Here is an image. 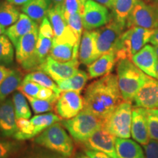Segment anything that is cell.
Returning a JSON list of instances; mask_svg holds the SVG:
<instances>
[{"label": "cell", "mask_w": 158, "mask_h": 158, "mask_svg": "<svg viewBox=\"0 0 158 158\" xmlns=\"http://www.w3.org/2000/svg\"><path fill=\"white\" fill-rule=\"evenodd\" d=\"M122 101L117 76L110 73L87 86L84 96V109L104 122Z\"/></svg>", "instance_id": "cell-1"}, {"label": "cell", "mask_w": 158, "mask_h": 158, "mask_svg": "<svg viewBox=\"0 0 158 158\" xmlns=\"http://www.w3.org/2000/svg\"><path fill=\"white\" fill-rule=\"evenodd\" d=\"M116 71L122 99L124 101L133 102L138 91L143 86L149 76L140 70L130 59L118 61Z\"/></svg>", "instance_id": "cell-2"}, {"label": "cell", "mask_w": 158, "mask_h": 158, "mask_svg": "<svg viewBox=\"0 0 158 158\" xmlns=\"http://www.w3.org/2000/svg\"><path fill=\"white\" fill-rule=\"evenodd\" d=\"M34 142L45 149L66 157L73 156L74 143L62 123L53 124L37 137Z\"/></svg>", "instance_id": "cell-3"}, {"label": "cell", "mask_w": 158, "mask_h": 158, "mask_svg": "<svg viewBox=\"0 0 158 158\" xmlns=\"http://www.w3.org/2000/svg\"><path fill=\"white\" fill-rule=\"evenodd\" d=\"M61 123L74 141L84 143L94 132L103 127V120L83 109L78 115Z\"/></svg>", "instance_id": "cell-4"}, {"label": "cell", "mask_w": 158, "mask_h": 158, "mask_svg": "<svg viewBox=\"0 0 158 158\" xmlns=\"http://www.w3.org/2000/svg\"><path fill=\"white\" fill-rule=\"evenodd\" d=\"M154 30L141 28L130 27L123 32L118 41L117 48L115 52L118 61L124 59H131L142 48L150 42Z\"/></svg>", "instance_id": "cell-5"}, {"label": "cell", "mask_w": 158, "mask_h": 158, "mask_svg": "<svg viewBox=\"0 0 158 158\" xmlns=\"http://www.w3.org/2000/svg\"><path fill=\"white\" fill-rule=\"evenodd\" d=\"M132 114V102L122 101L113 113L104 120L102 127L116 138H130L131 137Z\"/></svg>", "instance_id": "cell-6"}, {"label": "cell", "mask_w": 158, "mask_h": 158, "mask_svg": "<svg viewBox=\"0 0 158 158\" xmlns=\"http://www.w3.org/2000/svg\"><path fill=\"white\" fill-rule=\"evenodd\" d=\"M61 121V118L53 113L37 114L29 119H17V131L13 138L17 141L31 139L37 137L53 124Z\"/></svg>", "instance_id": "cell-7"}, {"label": "cell", "mask_w": 158, "mask_h": 158, "mask_svg": "<svg viewBox=\"0 0 158 158\" xmlns=\"http://www.w3.org/2000/svg\"><path fill=\"white\" fill-rule=\"evenodd\" d=\"M124 29L119 23L112 19L108 24L96 30L97 51L99 57L108 53L115 54Z\"/></svg>", "instance_id": "cell-8"}, {"label": "cell", "mask_w": 158, "mask_h": 158, "mask_svg": "<svg viewBox=\"0 0 158 158\" xmlns=\"http://www.w3.org/2000/svg\"><path fill=\"white\" fill-rule=\"evenodd\" d=\"M126 27L155 30L158 29V12L154 6L148 5L142 0H136L135 5L127 19Z\"/></svg>", "instance_id": "cell-9"}, {"label": "cell", "mask_w": 158, "mask_h": 158, "mask_svg": "<svg viewBox=\"0 0 158 158\" xmlns=\"http://www.w3.org/2000/svg\"><path fill=\"white\" fill-rule=\"evenodd\" d=\"M82 17L84 30L88 31L101 28L112 20L107 7L92 0L85 2Z\"/></svg>", "instance_id": "cell-10"}, {"label": "cell", "mask_w": 158, "mask_h": 158, "mask_svg": "<svg viewBox=\"0 0 158 158\" xmlns=\"http://www.w3.org/2000/svg\"><path fill=\"white\" fill-rule=\"evenodd\" d=\"M84 98L74 91L62 92L57 100L55 110L59 117L70 119L78 115L84 109Z\"/></svg>", "instance_id": "cell-11"}, {"label": "cell", "mask_w": 158, "mask_h": 158, "mask_svg": "<svg viewBox=\"0 0 158 158\" xmlns=\"http://www.w3.org/2000/svg\"><path fill=\"white\" fill-rule=\"evenodd\" d=\"M80 62L74 59L68 62H59L50 56L41 65L39 70L48 74L55 82L70 78L78 71Z\"/></svg>", "instance_id": "cell-12"}, {"label": "cell", "mask_w": 158, "mask_h": 158, "mask_svg": "<svg viewBox=\"0 0 158 158\" xmlns=\"http://www.w3.org/2000/svg\"><path fill=\"white\" fill-rule=\"evenodd\" d=\"M116 137L102 127L94 132L85 142L84 145L87 149L101 152L112 158H118L116 150Z\"/></svg>", "instance_id": "cell-13"}, {"label": "cell", "mask_w": 158, "mask_h": 158, "mask_svg": "<svg viewBox=\"0 0 158 158\" xmlns=\"http://www.w3.org/2000/svg\"><path fill=\"white\" fill-rule=\"evenodd\" d=\"M133 102L134 108H158V80L149 76L143 86L138 91Z\"/></svg>", "instance_id": "cell-14"}, {"label": "cell", "mask_w": 158, "mask_h": 158, "mask_svg": "<svg viewBox=\"0 0 158 158\" xmlns=\"http://www.w3.org/2000/svg\"><path fill=\"white\" fill-rule=\"evenodd\" d=\"M16 122L13 100L6 99L0 102V135L13 138L17 131Z\"/></svg>", "instance_id": "cell-15"}, {"label": "cell", "mask_w": 158, "mask_h": 158, "mask_svg": "<svg viewBox=\"0 0 158 158\" xmlns=\"http://www.w3.org/2000/svg\"><path fill=\"white\" fill-rule=\"evenodd\" d=\"M130 60L144 73L156 78L155 70L158 57L156 54L155 47L151 45H146L141 51L132 56Z\"/></svg>", "instance_id": "cell-16"}, {"label": "cell", "mask_w": 158, "mask_h": 158, "mask_svg": "<svg viewBox=\"0 0 158 158\" xmlns=\"http://www.w3.org/2000/svg\"><path fill=\"white\" fill-rule=\"evenodd\" d=\"M131 137L141 145H146L149 141L146 108H133L132 114Z\"/></svg>", "instance_id": "cell-17"}, {"label": "cell", "mask_w": 158, "mask_h": 158, "mask_svg": "<svg viewBox=\"0 0 158 158\" xmlns=\"http://www.w3.org/2000/svg\"><path fill=\"white\" fill-rule=\"evenodd\" d=\"M96 37V30H84L83 32L78 50V60L81 64L88 66L99 58Z\"/></svg>", "instance_id": "cell-18"}, {"label": "cell", "mask_w": 158, "mask_h": 158, "mask_svg": "<svg viewBox=\"0 0 158 158\" xmlns=\"http://www.w3.org/2000/svg\"><path fill=\"white\" fill-rule=\"evenodd\" d=\"M39 36V27L24 35L15 47V59L18 63L22 66L34 56L37 39Z\"/></svg>", "instance_id": "cell-19"}, {"label": "cell", "mask_w": 158, "mask_h": 158, "mask_svg": "<svg viewBox=\"0 0 158 158\" xmlns=\"http://www.w3.org/2000/svg\"><path fill=\"white\" fill-rule=\"evenodd\" d=\"M37 27L38 24L33 21L30 18L24 13H21L17 22L5 31V35L15 48L21 38Z\"/></svg>", "instance_id": "cell-20"}, {"label": "cell", "mask_w": 158, "mask_h": 158, "mask_svg": "<svg viewBox=\"0 0 158 158\" xmlns=\"http://www.w3.org/2000/svg\"><path fill=\"white\" fill-rule=\"evenodd\" d=\"M116 62L117 59L114 53L102 55L87 66L89 77L92 79L107 76L113 70Z\"/></svg>", "instance_id": "cell-21"}, {"label": "cell", "mask_w": 158, "mask_h": 158, "mask_svg": "<svg viewBox=\"0 0 158 158\" xmlns=\"http://www.w3.org/2000/svg\"><path fill=\"white\" fill-rule=\"evenodd\" d=\"M118 158H146L145 153L137 142L130 138H116Z\"/></svg>", "instance_id": "cell-22"}, {"label": "cell", "mask_w": 158, "mask_h": 158, "mask_svg": "<svg viewBox=\"0 0 158 158\" xmlns=\"http://www.w3.org/2000/svg\"><path fill=\"white\" fill-rule=\"evenodd\" d=\"M79 45L70 43H53L49 56L59 62H68L78 59Z\"/></svg>", "instance_id": "cell-23"}, {"label": "cell", "mask_w": 158, "mask_h": 158, "mask_svg": "<svg viewBox=\"0 0 158 158\" xmlns=\"http://www.w3.org/2000/svg\"><path fill=\"white\" fill-rule=\"evenodd\" d=\"M50 0H32L23 5L21 10L37 24H40L51 7Z\"/></svg>", "instance_id": "cell-24"}, {"label": "cell", "mask_w": 158, "mask_h": 158, "mask_svg": "<svg viewBox=\"0 0 158 158\" xmlns=\"http://www.w3.org/2000/svg\"><path fill=\"white\" fill-rule=\"evenodd\" d=\"M47 17L48 18L54 30V37L53 40L62 37L70 29L63 14L62 6L51 5L47 13Z\"/></svg>", "instance_id": "cell-25"}, {"label": "cell", "mask_w": 158, "mask_h": 158, "mask_svg": "<svg viewBox=\"0 0 158 158\" xmlns=\"http://www.w3.org/2000/svg\"><path fill=\"white\" fill-rule=\"evenodd\" d=\"M89 78V75L83 70H79L70 78L56 81V84L62 92L74 91L81 93Z\"/></svg>", "instance_id": "cell-26"}, {"label": "cell", "mask_w": 158, "mask_h": 158, "mask_svg": "<svg viewBox=\"0 0 158 158\" xmlns=\"http://www.w3.org/2000/svg\"><path fill=\"white\" fill-rule=\"evenodd\" d=\"M135 2L136 0H114L111 8L114 20L124 28Z\"/></svg>", "instance_id": "cell-27"}, {"label": "cell", "mask_w": 158, "mask_h": 158, "mask_svg": "<svg viewBox=\"0 0 158 158\" xmlns=\"http://www.w3.org/2000/svg\"><path fill=\"white\" fill-rule=\"evenodd\" d=\"M22 73L19 70H13L0 84V102L7 99L10 94L19 89L23 81Z\"/></svg>", "instance_id": "cell-28"}, {"label": "cell", "mask_w": 158, "mask_h": 158, "mask_svg": "<svg viewBox=\"0 0 158 158\" xmlns=\"http://www.w3.org/2000/svg\"><path fill=\"white\" fill-rule=\"evenodd\" d=\"M19 10L16 6L12 5L5 0L0 3V25L5 28H9L19 19Z\"/></svg>", "instance_id": "cell-29"}, {"label": "cell", "mask_w": 158, "mask_h": 158, "mask_svg": "<svg viewBox=\"0 0 158 158\" xmlns=\"http://www.w3.org/2000/svg\"><path fill=\"white\" fill-rule=\"evenodd\" d=\"M23 80L34 81L43 87L48 88L54 90L58 94L62 93V91L59 89L54 81L48 74H46L42 70H39L29 73L26 75Z\"/></svg>", "instance_id": "cell-30"}, {"label": "cell", "mask_w": 158, "mask_h": 158, "mask_svg": "<svg viewBox=\"0 0 158 158\" xmlns=\"http://www.w3.org/2000/svg\"><path fill=\"white\" fill-rule=\"evenodd\" d=\"M14 107L16 119L26 118L29 119L31 117V111L29 108L27 98L20 91H16L13 94L12 98Z\"/></svg>", "instance_id": "cell-31"}, {"label": "cell", "mask_w": 158, "mask_h": 158, "mask_svg": "<svg viewBox=\"0 0 158 158\" xmlns=\"http://www.w3.org/2000/svg\"><path fill=\"white\" fill-rule=\"evenodd\" d=\"M14 61L13 45L6 35L0 36V65L7 67Z\"/></svg>", "instance_id": "cell-32"}, {"label": "cell", "mask_w": 158, "mask_h": 158, "mask_svg": "<svg viewBox=\"0 0 158 158\" xmlns=\"http://www.w3.org/2000/svg\"><path fill=\"white\" fill-rule=\"evenodd\" d=\"M30 104L31 109L35 114H43L47 112L52 111L56 106V101L54 100H46L41 99L26 97Z\"/></svg>", "instance_id": "cell-33"}, {"label": "cell", "mask_w": 158, "mask_h": 158, "mask_svg": "<svg viewBox=\"0 0 158 158\" xmlns=\"http://www.w3.org/2000/svg\"><path fill=\"white\" fill-rule=\"evenodd\" d=\"M150 139L158 141V108L146 109Z\"/></svg>", "instance_id": "cell-34"}, {"label": "cell", "mask_w": 158, "mask_h": 158, "mask_svg": "<svg viewBox=\"0 0 158 158\" xmlns=\"http://www.w3.org/2000/svg\"><path fill=\"white\" fill-rule=\"evenodd\" d=\"M85 2L84 0H64L62 8L65 19L75 13H83Z\"/></svg>", "instance_id": "cell-35"}, {"label": "cell", "mask_w": 158, "mask_h": 158, "mask_svg": "<svg viewBox=\"0 0 158 158\" xmlns=\"http://www.w3.org/2000/svg\"><path fill=\"white\" fill-rule=\"evenodd\" d=\"M66 21L69 27L72 29L74 34L76 35L77 38L81 41L84 29V23H83L82 13H77L70 15L66 19Z\"/></svg>", "instance_id": "cell-36"}, {"label": "cell", "mask_w": 158, "mask_h": 158, "mask_svg": "<svg viewBox=\"0 0 158 158\" xmlns=\"http://www.w3.org/2000/svg\"><path fill=\"white\" fill-rule=\"evenodd\" d=\"M42 88L43 86L37 83L31 81H24L23 79V81L18 90L23 94L25 97L37 98V94Z\"/></svg>", "instance_id": "cell-37"}, {"label": "cell", "mask_w": 158, "mask_h": 158, "mask_svg": "<svg viewBox=\"0 0 158 158\" xmlns=\"http://www.w3.org/2000/svg\"><path fill=\"white\" fill-rule=\"evenodd\" d=\"M20 144L9 140L0 139V158H9L19 149Z\"/></svg>", "instance_id": "cell-38"}, {"label": "cell", "mask_w": 158, "mask_h": 158, "mask_svg": "<svg viewBox=\"0 0 158 158\" xmlns=\"http://www.w3.org/2000/svg\"><path fill=\"white\" fill-rule=\"evenodd\" d=\"M39 33L45 37L54 39V33L48 18L45 16L39 26Z\"/></svg>", "instance_id": "cell-39"}, {"label": "cell", "mask_w": 158, "mask_h": 158, "mask_svg": "<svg viewBox=\"0 0 158 158\" xmlns=\"http://www.w3.org/2000/svg\"><path fill=\"white\" fill-rule=\"evenodd\" d=\"M143 147L146 158H158V141L151 139Z\"/></svg>", "instance_id": "cell-40"}, {"label": "cell", "mask_w": 158, "mask_h": 158, "mask_svg": "<svg viewBox=\"0 0 158 158\" xmlns=\"http://www.w3.org/2000/svg\"><path fill=\"white\" fill-rule=\"evenodd\" d=\"M24 158H68L64 156L59 155L49 150H40V151L34 152L30 155H27Z\"/></svg>", "instance_id": "cell-41"}, {"label": "cell", "mask_w": 158, "mask_h": 158, "mask_svg": "<svg viewBox=\"0 0 158 158\" xmlns=\"http://www.w3.org/2000/svg\"><path fill=\"white\" fill-rule=\"evenodd\" d=\"M60 94H56L54 90L48 88L43 87L37 94V98L41 99V100H54L57 101L59 97Z\"/></svg>", "instance_id": "cell-42"}, {"label": "cell", "mask_w": 158, "mask_h": 158, "mask_svg": "<svg viewBox=\"0 0 158 158\" xmlns=\"http://www.w3.org/2000/svg\"><path fill=\"white\" fill-rule=\"evenodd\" d=\"M85 154L89 158H112L107 154L92 149H86L85 151Z\"/></svg>", "instance_id": "cell-43"}, {"label": "cell", "mask_w": 158, "mask_h": 158, "mask_svg": "<svg viewBox=\"0 0 158 158\" xmlns=\"http://www.w3.org/2000/svg\"><path fill=\"white\" fill-rule=\"evenodd\" d=\"M11 71L12 70H10V69L2 66V65H0V84L5 80L6 77L10 73Z\"/></svg>", "instance_id": "cell-44"}, {"label": "cell", "mask_w": 158, "mask_h": 158, "mask_svg": "<svg viewBox=\"0 0 158 158\" xmlns=\"http://www.w3.org/2000/svg\"><path fill=\"white\" fill-rule=\"evenodd\" d=\"M92 1L95 2L100 4L106 7L107 8H112V6H113L114 0H92Z\"/></svg>", "instance_id": "cell-45"}, {"label": "cell", "mask_w": 158, "mask_h": 158, "mask_svg": "<svg viewBox=\"0 0 158 158\" xmlns=\"http://www.w3.org/2000/svg\"><path fill=\"white\" fill-rule=\"evenodd\" d=\"M6 1L15 6H22L23 7V5L30 2L32 0H6Z\"/></svg>", "instance_id": "cell-46"}, {"label": "cell", "mask_w": 158, "mask_h": 158, "mask_svg": "<svg viewBox=\"0 0 158 158\" xmlns=\"http://www.w3.org/2000/svg\"><path fill=\"white\" fill-rule=\"evenodd\" d=\"M150 43L153 45H158V29L154 30L153 35L150 39Z\"/></svg>", "instance_id": "cell-47"}, {"label": "cell", "mask_w": 158, "mask_h": 158, "mask_svg": "<svg viewBox=\"0 0 158 158\" xmlns=\"http://www.w3.org/2000/svg\"><path fill=\"white\" fill-rule=\"evenodd\" d=\"M50 1L54 5L62 6L63 5V2H64V0H50Z\"/></svg>", "instance_id": "cell-48"}, {"label": "cell", "mask_w": 158, "mask_h": 158, "mask_svg": "<svg viewBox=\"0 0 158 158\" xmlns=\"http://www.w3.org/2000/svg\"><path fill=\"white\" fill-rule=\"evenodd\" d=\"M75 158H89V157L88 156L86 155V154H81H81H78V155H77Z\"/></svg>", "instance_id": "cell-49"}, {"label": "cell", "mask_w": 158, "mask_h": 158, "mask_svg": "<svg viewBox=\"0 0 158 158\" xmlns=\"http://www.w3.org/2000/svg\"><path fill=\"white\" fill-rule=\"evenodd\" d=\"M5 27H3L2 26L0 25V36H1L2 35H3L4 33H5Z\"/></svg>", "instance_id": "cell-50"}, {"label": "cell", "mask_w": 158, "mask_h": 158, "mask_svg": "<svg viewBox=\"0 0 158 158\" xmlns=\"http://www.w3.org/2000/svg\"><path fill=\"white\" fill-rule=\"evenodd\" d=\"M156 78L158 80V61L157 62V64H156Z\"/></svg>", "instance_id": "cell-51"}, {"label": "cell", "mask_w": 158, "mask_h": 158, "mask_svg": "<svg viewBox=\"0 0 158 158\" xmlns=\"http://www.w3.org/2000/svg\"><path fill=\"white\" fill-rule=\"evenodd\" d=\"M154 7H155V8L157 10L158 12V0H155V5H154Z\"/></svg>", "instance_id": "cell-52"}, {"label": "cell", "mask_w": 158, "mask_h": 158, "mask_svg": "<svg viewBox=\"0 0 158 158\" xmlns=\"http://www.w3.org/2000/svg\"><path fill=\"white\" fill-rule=\"evenodd\" d=\"M155 52H156V54H157V56L158 57V45H155Z\"/></svg>", "instance_id": "cell-53"}, {"label": "cell", "mask_w": 158, "mask_h": 158, "mask_svg": "<svg viewBox=\"0 0 158 158\" xmlns=\"http://www.w3.org/2000/svg\"><path fill=\"white\" fill-rule=\"evenodd\" d=\"M84 1H86H86H87V0H84Z\"/></svg>", "instance_id": "cell-54"}]
</instances>
